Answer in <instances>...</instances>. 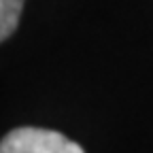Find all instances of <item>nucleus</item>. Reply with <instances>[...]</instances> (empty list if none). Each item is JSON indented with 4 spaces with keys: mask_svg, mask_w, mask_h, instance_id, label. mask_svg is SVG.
<instances>
[{
    "mask_svg": "<svg viewBox=\"0 0 153 153\" xmlns=\"http://www.w3.org/2000/svg\"><path fill=\"white\" fill-rule=\"evenodd\" d=\"M0 153H85L64 134L45 128H15L0 143Z\"/></svg>",
    "mask_w": 153,
    "mask_h": 153,
    "instance_id": "obj_1",
    "label": "nucleus"
},
{
    "mask_svg": "<svg viewBox=\"0 0 153 153\" xmlns=\"http://www.w3.org/2000/svg\"><path fill=\"white\" fill-rule=\"evenodd\" d=\"M24 0H0V38H7L17 30L19 17H22Z\"/></svg>",
    "mask_w": 153,
    "mask_h": 153,
    "instance_id": "obj_2",
    "label": "nucleus"
}]
</instances>
